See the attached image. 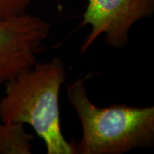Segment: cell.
Segmentation results:
<instances>
[{
	"instance_id": "obj_5",
	"label": "cell",
	"mask_w": 154,
	"mask_h": 154,
	"mask_svg": "<svg viewBox=\"0 0 154 154\" xmlns=\"http://www.w3.org/2000/svg\"><path fill=\"white\" fill-rule=\"evenodd\" d=\"M33 134L19 122L0 123V154H30Z\"/></svg>"
},
{
	"instance_id": "obj_1",
	"label": "cell",
	"mask_w": 154,
	"mask_h": 154,
	"mask_svg": "<svg viewBox=\"0 0 154 154\" xmlns=\"http://www.w3.org/2000/svg\"><path fill=\"white\" fill-rule=\"evenodd\" d=\"M66 75L58 57L36 62L5 83L0 99V121L29 124L43 140L47 154H75L61 128L59 94Z\"/></svg>"
},
{
	"instance_id": "obj_6",
	"label": "cell",
	"mask_w": 154,
	"mask_h": 154,
	"mask_svg": "<svg viewBox=\"0 0 154 154\" xmlns=\"http://www.w3.org/2000/svg\"><path fill=\"white\" fill-rule=\"evenodd\" d=\"M31 0H0V17H17L27 13Z\"/></svg>"
},
{
	"instance_id": "obj_3",
	"label": "cell",
	"mask_w": 154,
	"mask_h": 154,
	"mask_svg": "<svg viewBox=\"0 0 154 154\" xmlns=\"http://www.w3.org/2000/svg\"><path fill=\"white\" fill-rule=\"evenodd\" d=\"M153 13L154 0H88L79 28L89 25L91 31L84 39L81 55L102 34L111 48L125 47L133 25Z\"/></svg>"
},
{
	"instance_id": "obj_4",
	"label": "cell",
	"mask_w": 154,
	"mask_h": 154,
	"mask_svg": "<svg viewBox=\"0 0 154 154\" xmlns=\"http://www.w3.org/2000/svg\"><path fill=\"white\" fill-rule=\"evenodd\" d=\"M50 31L51 24L38 16L0 17V85L35 64Z\"/></svg>"
},
{
	"instance_id": "obj_2",
	"label": "cell",
	"mask_w": 154,
	"mask_h": 154,
	"mask_svg": "<svg viewBox=\"0 0 154 154\" xmlns=\"http://www.w3.org/2000/svg\"><path fill=\"white\" fill-rule=\"evenodd\" d=\"M66 94L82 128L81 140L72 143L75 154H123L153 146V106L100 108L88 98L82 77L67 85Z\"/></svg>"
}]
</instances>
